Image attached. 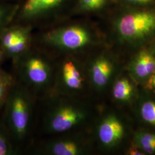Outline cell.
I'll return each mask as SVG.
<instances>
[{
    "label": "cell",
    "instance_id": "3957f363",
    "mask_svg": "<svg viewBox=\"0 0 155 155\" xmlns=\"http://www.w3.org/2000/svg\"><path fill=\"white\" fill-rule=\"evenodd\" d=\"M12 63L16 80L38 100L52 91L55 74L54 56L45 51H32L31 47Z\"/></svg>",
    "mask_w": 155,
    "mask_h": 155
},
{
    "label": "cell",
    "instance_id": "9a60e30c",
    "mask_svg": "<svg viewBox=\"0 0 155 155\" xmlns=\"http://www.w3.org/2000/svg\"><path fill=\"white\" fill-rule=\"evenodd\" d=\"M135 140L137 145L144 152H155V134L141 132L136 135Z\"/></svg>",
    "mask_w": 155,
    "mask_h": 155
},
{
    "label": "cell",
    "instance_id": "7c38bea8",
    "mask_svg": "<svg viewBox=\"0 0 155 155\" xmlns=\"http://www.w3.org/2000/svg\"><path fill=\"white\" fill-rule=\"evenodd\" d=\"M62 0H28L24 7L26 16H34L58 5Z\"/></svg>",
    "mask_w": 155,
    "mask_h": 155
},
{
    "label": "cell",
    "instance_id": "7402d4cb",
    "mask_svg": "<svg viewBox=\"0 0 155 155\" xmlns=\"http://www.w3.org/2000/svg\"><path fill=\"white\" fill-rule=\"evenodd\" d=\"M6 56L4 54V52H3V51L0 48V65H1V64L3 63V61H4V60L5 59Z\"/></svg>",
    "mask_w": 155,
    "mask_h": 155
},
{
    "label": "cell",
    "instance_id": "9c48e42d",
    "mask_svg": "<svg viewBox=\"0 0 155 155\" xmlns=\"http://www.w3.org/2000/svg\"><path fill=\"white\" fill-rule=\"evenodd\" d=\"M124 133L122 123L113 114L102 117L97 125V138L100 145L106 149L116 145L122 139Z\"/></svg>",
    "mask_w": 155,
    "mask_h": 155
},
{
    "label": "cell",
    "instance_id": "e0dca14e",
    "mask_svg": "<svg viewBox=\"0 0 155 155\" xmlns=\"http://www.w3.org/2000/svg\"><path fill=\"white\" fill-rule=\"evenodd\" d=\"M105 1L106 0H81V4L86 10L94 11L102 8Z\"/></svg>",
    "mask_w": 155,
    "mask_h": 155
},
{
    "label": "cell",
    "instance_id": "4fadbf2b",
    "mask_svg": "<svg viewBox=\"0 0 155 155\" xmlns=\"http://www.w3.org/2000/svg\"><path fill=\"white\" fill-rule=\"evenodd\" d=\"M16 82L13 74L0 67V112L2 110L8 95Z\"/></svg>",
    "mask_w": 155,
    "mask_h": 155
},
{
    "label": "cell",
    "instance_id": "44dd1931",
    "mask_svg": "<svg viewBox=\"0 0 155 155\" xmlns=\"http://www.w3.org/2000/svg\"><path fill=\"white\" fill-rule=\"evenodd\" d=\"M128 1L139 3V4H148L152 2L153 0H127Z\"/></svg>",
    "mask_w": 155,
    "mask_h": 155
},
{
    "label": "cell",
    "instance_id": "8992f818",
    "mask_svg": "<svg viewBox=\"0 0 155 155\" xmlns=\"http://www.w3.org/2000/svg\"><path fill=\"white\" fill-rule=\"evenodd\" d=\"M27 152L38 155H81L86 150L82 130L45 137L27 148Z\"/></svg>",
    "mask_w": 155,
    "mask_h": 155
},
{
    "label": "cell",
    "instance_id": "ffe728a7",
    "mask_svg": "<svg viewBox=\"0 0 155 155\" xmlns=\"http://www.w3.org/2000/svg\"><path fill=\"white\" fill-rule=\"evenodd\" d=\"M4 12L2 9L0 8V33L4 29V25L5 24V15Z\"/></svg>",
    "mask_w": 155,
    "mask_h": 155
},
{
    "label": "cell",
    "instance_id": "7a4b0ae2",
    "mask_svg": "<svg viewBox=\"0 0 155 155\" xmlns=\"http://www.w3.org/2000/svg\"><path fill=\"white\" fill-rule=\"evenodd\" d=\"M38 99L16 80L3 107L1 118L19 150L27 149L31 143Z\"/></svg>",
    "mask_w": 155,
    "mask_h": 155
},
{
    "label": "cell",
    "instance_id": "52a82bcc",
    "mask_svg": "<svg viewBox=\"0 0 155 155\" xmlns=\"http://www.w3.org/2000/svg\"><path fill=\"white\" fill-rule=\"evenodd\" d=\"M116 27L122 39L130 42L141 41L155 32V11L129 13L118 19Z\"/></svg>",
    "mask_w": 155,
    "mask_h": 155
},
{
    "label": "cell",
    "instance_id": "6da1fadb",
    "mask_svg": "<svg viewBox=\"0 0 155 155\" xmlns=\"http://www.w3.org/2000/svg\"><path fill=\"white\" fill-rule=\"evenodd\" d=\"M83 98L51 92L38 101L40 131L45 137L82 130L89 116Z\"/></svg>",
    "mask_w": 155,
    "mask_h": 155
},
{
    "label": "cell",
    "instance_id": "ba28073f",
    "mask_svg": "<svg viewBox=\"0 0 155 155\" xmlns=\"http://www.w3.org/2000/svg\"><path fill=\"white\" fill-rule=\"evenodd\" d=\"M91 87L97 91H102L107 87L114 71V64L105 54H101L84 63Z\"/></svg>",
    "mask_w": 155,
    "mask_h": 155
},
{
    "label": "cell",
    "instance_id": "2e32d148",
    "mask_svg": "<svg viewBox=\"0 0 155 155\" xmlns=\"http://www.w3.org/2000/svg\"><path fill=\"white\" fill-rule=\"evenodd\" d=\"M141 115L145 122L155 126V102H144L141 108Z\"/></svg>",
    "mask_w": 155,
    "mask_h": 155
},
{
    "label": "cell",
    "instance_id": "ac0fdd59",
    "mask_svg": "<svg viewBox=\"0 0 155 155\" xmlns=\"http://www.w3.org/2000/svg\"><path fill=\"white\" fill-rule=\"evenodd\" d=\"M146 83V88L149 90L155 89V71L153 72Z\"/></svg>",
    "mask_w": 155,
    "mask_h": 155
},
{
    "label": "cell",
    "instance_id": "30bf717a",
    "mask_svg": "<svg viewBox=\"0 0 155 155\" xmlns=\"http://www.w3.org/2000/svg\"><path fill=\"white\" fill-rule=\"evenodd\" d=\"M132 70L137 77L144 78L155 71V57L147 51H142L133 62Z\"/></svg>",
    "mask_w": 155,
    "mask_h": 155
},
{
    "label": "cell",
    "instance_id": "277c9868",
    "mask_svg": "<svg viewBox=\"0 0 155 155\" xmlns=\"http://www.w3.org/2000/svg\"><path fill=\"white\" fill-rule=\"evenodd\" d=\"M55 58V74L51 92L83 98L87 86H90L84 63L76 56Z\"/></svg>",
    "mask_w": 155,
    "mask_h": 155
},
{
    "label": "cell",
    "instance_id": "8fae6325",
    "mask_svg": "<svg viewBox=\"0 0 155 155\" xmlns=\"http://www.w3.org/2000/svg\"><path fill=\"white\" fill-rule=\"evenodd\" d=\"M20 152L5 124L0 118V155H15Z\"/></svg>",
    "mask_w": 155,
    "mask_h": 155
},
{
    "label": "cell",
    "instance_id": "5bb4252c",
    "mask_svg": "<svg viewBox=\"0 0 155 155\" xmlns=\"http://www.w3.org/2000/svg\"><path fill=\"white\" fill-rule=\"evenodd\" d=\"M133 93V87L127 79L116 81L111 89L112 96L114 100L122 101L129 100Z\"/></svg>",
    "mask_w": 155,
    "mask_h": 155
},
{
    "label": "cell",
    "instance_id": "5b68a950",
    "mask_svg": "<svg viewBox=\"0 0 155 155\" xmlns=\"http://www.w3.org/2000/svg\"><path fill=\"white\" fill-rule=\"evenodd\" d=\"M41 40L43 45L54 50L55 57L78 56V53L92 43L93 36L87 28L72 25L49 31L43 34Z\"/></svg>",
    "mask_w": 155,
    "mask_h": 155
},
{
    "label": "cell",
    "instance_id": "d6986e66",
    "mask_svg": "<svg viewBox=\"0 0 155 155\" xmlns=\"http://www.w3.org/2000/svg\"><path fill=\"white\" fill-rule=\"evenodd\" d=\"M127 153L129 155H143L145 154L143 152L140 151L138 150V148H137V147L134 145H132L129 148V150L127 151Z\"/></svg>",
    "mask_w": 155,
    "mask_h": 155
}]
</instances>
